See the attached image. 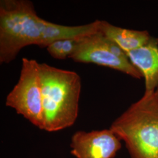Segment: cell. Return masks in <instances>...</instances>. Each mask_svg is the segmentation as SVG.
<instances>
[{"instance_id": "obj_1", "label": "cell", "mask_w": 158, "mask_h": 158, "mask_svg": "<svg viewBox=\"0 0 158 158\" xmlns=\"http://www.w3.org/2000/svg\"><path fill=\"white\" fill-rule=\"evenodd\" d=\"M43 130L56 132L73 125L79 114L81 80L73 71L40 63Z\"/></svg>"}, {"instance_id": "obj_2", "label": "cell", "mask_w": 158, "mask_h": 158, "mask_svg": "<svg viewBox=\"0 0 158 158\" xmlns=\"http://www.w3.org/2000/svg\"><path fill=\"white\" fill-rule=\"evenodd\" d=\"M124 142L131 158H158V100L144 93L111 127Z\"/></svg>"}, {"instance_id": "obj_3", "label": "cell", "mask_w": 158, "mask_h": 158, "mask_svg": "<svg viewBox=\"0 0 158 158\" xmlns=\"http://www.w3.org/2000/svg\"><path fill=\"white\" fill-rule=\"evenodd\" d=\"M43 21L30 1H0L1 64L11 62L27 46L40 47Z\"/></svg>"}, {"instance_id": "obj_4", "label": "cell", "mask_w": 158, "mask_h": 158, "mask_svg": "<svg viewBox=\"0 0 158 158\" xmlns=\"http://www.w3.org/2000/svg\"><path fill=\"white\" fill-rule=\"evenodd\" d=\"M7 107L15 110L32 124L43 130L44 113L40 63L23 57L19 79L6 96Z\"/></svg>"}, {"instance_id": "obj_5", "label": "cell", "mask_w": 158, "mask_h": 158, "mask_svg": "<svg viewBox=\"0 0 158 158\" xmlns=\"http://www.w3.org/2000/svg\"><path fill=\"white\" fill-rule=\"evenodd\" d=\"M69 58L76 62L113 69L135 79L142 77L124 52L100 31L77 40L74 52Z\"/></svg>"}, {"instance_id": "obj_6", "label": "cell", "mask_w": 158, "mask_h": 158, "mask_svg": "<svg viewBox=\"0 0 158 158\" xmlns=\"http://www.w3.org/2000/svg\"><path fill=\"white\" fill-rule=\"evenodd\" d=\"M121 140L111 129L79 131L71 139V153L76 158H114Z\"/></svg>"}, {"instance_id": "obj_7", "label": "cell", "mask_w": 158, "mask_h": 158, "mask_svg": "<svg viewBox=\"0 0 158 158\" xmlns=\"http://www.w3.org/2000/svg\"><path fill=\"white\" fill-rule=\"evenodd\" d=\"M127 55L144 79V93H154L158 87V40L152 38L147 44L131 51Z\"/></svg>"}, {"instance_id": "obj_8", "label": "cell", "mask_w": 158, "mask_h": 158, "mask_svg": "<svg viewBox=\"0 0 158 158\" xmlns=\"http://www.w3.org/2000/svg\"><path fill=\"white\" fill-rule=\"evenodd\" d=\"M101 21L80 26H65L44 19L40 48L48 47L59 40H79L100 31Z\"/></svg>"}, {"instance_id": "obj_9", "label": "cell", "mask_w": 158, "mask_h": 158, "mask_svg": "<svg viewBox=\"0 0 158 158\" xmlns=\"http://www.w3.org/2000/svg\"><path fill=\"white\" fill-rule=\"evenodd\" d=\"M100 31L126 54L146 45L152 39L147 31L123 28L106 21H101Z\"/></svg>"}, {"instance_id": "obj_10", "label": "cell", "mask_w": 158, "mask_h": 158, "mask_svg": "<svg viewBox=\"0 0 158 158\" xmlns=\"http://www.w3.org/2000/svg\"><path fill=\"white\" fill-rule=\"evenodd\" d=\"M154 94H155V96L156 97V98H157V100H158V89L156 90V91H155V93H154Z\"/></svg>"}, {"instance_id": "obj_11", "label": "cell", "mask_w": 158, "mask_h": 158, "mask_svg": "<svg viewBox=\"0 0 158 158\" xmlns=\"http://www.w3.org/2000/svg\"></svg>"}]
</instances>
